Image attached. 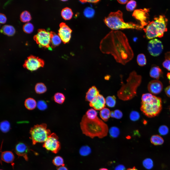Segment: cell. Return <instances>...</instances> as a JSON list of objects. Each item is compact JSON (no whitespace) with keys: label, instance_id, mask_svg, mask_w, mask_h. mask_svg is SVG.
<instances>
[{"label":"cell","instance_id":"obj_1","mask_svg":"<svg viewBox=\"0 0 170 170\" xmlns=\"http://www.w3.org/2000/svg\"><path fill=\"white\" fill-rule=\"evenodd\" d=\"M103 53L110 54L117 62L125 65L134 56L128 39L121 31L112 30L101 41L99 46Z\"/></svg>","mask_w":170,"mask_h":170},{"label":"cell","instance_id":"obj_2","mask_svg":"<svg viewBox=\"0 0 170 170\" xmlns=\"http://www.w3.org/2000/svg\"><path fill=\"white\" fill-rule=\"evenodd\" d=\"M80 126L83 133L92 138L95 137L103 138L107 135L108 132L107 125L98 117L90 119L85 115L82 117Z\"/></svg>","mask_w":170,"mask_h":170},{"label":"cell","instance_id":"obj_3","mask_svg":"<svg viewBox=\"0 0 170 170\" xmlns=\"http://www.w3.org/2000/svg\"><path fill=\"white\" fill-rule=\"evenodd\" d=\"M142 77L135 71L131 72L124 84L121 79L122 86L117 91V95L120 99L125 101L129 100L136 96L137 90L140 84Z\"/></svg>","mask_w":170,"mask_h":170},{"label":"cell","instance_id":"obj_4","mask_svg":"<svg viewBox=\"0 0 170 170\" xmlns=\"http://www.w3.org/2000/svg\"><path fill=\"white\" fill-rule=\"evenodd\" d=\"M104 21L106 25L113 30L125 29L140 30L143 28L140 25L133 22H125L123 13L120 10L111 12L105 18Z\"/></svg>","mask_w":170,"mask_h":170},{"label":"cell","instance_id":"obj_5","mask_svg":"<svg viewBox=\"0 0 170 170\" xmlns=\"http://www.w3.org/2000/svg\"><path fill=\"white\" fill-rule=\"evenodd\" d=\"M140 109L146 116L149 118L158 115L162 109L161 98L149 93L146 97L144 102H141Z\"/></svg>","mask_w":170,"mask_h":170},{"label":"cell","instance_id":"obj_6","mask_svg":"<svg viewBox=\"0 0 170 170\" xmlns=\"http://www.w3.org/2000/svg\"><path fill=\"white\" fill-rule=\"evenodd\" d=\"M167 19L164 16L160 15L155 18L154 20L150 23L144 29L147 38L151 39L156 37H162L164 33L167 30Z\"/></svg>","mask_w":170,"mask_h":170},{"label":"cell","instance_id":"obj_7","mask_svg":"<svg viewBox=\"0 0 170 170\" xmlns=\"http://www.w3.org/2000/svg\"><path fill=\"white\" fill-rule=\"evenodd\" d=\"M33 144L44 142L51 134L45 123L35 125L30 130Z\"/></svg>","mask_w":170,"mask_h":170},{"label":"cell","instance_id":"obj_8","mask_svg":"<svg viewBox=\"0 0 170 170\" xmlns=\"http://www.w3.org/2000/svg\"><path fill=\"white\" fill-rule=\"evenodd\" d=\"M34 39L40 47L47 48L51 50L50 32L44 29H39L37 33L34 36Z\"/></svg>","mask_w":170,"mask_h":170},{"label":"cell","instance_id":"obj_9","mask_svg":"<svg viewBox=\"0 0 170 170\" xmlns=\"http://www.w3.org/2000/svg\"><path fill=\"white\" fill-rule=\"evenodd\" d=\"M43 147L47 150L57 153L60 148L58 137L55 133H51L44 142Z\"/></svg>","mask_w":170,"mask_h":170},{"label":"cell","instance_id":"obj_10","mask_svg":"<svg viewBox=\"0 0 170 170\" xmlns=\"http://www.w3.org/2000/svg\"><path fill=\"white\" fill-rule=\"evenodd\" d=\"M44 62L42 59L33 55L27 57L23 65L24 68L31 71L36 70L41 67H43Z\"/></svg>","mask_w":170,"mask_h":170},{"label":"cell","instance_id":"obj_11","mask_svg":"<svg viewBox=\"0 0 170 170\" xmlns=\"http://www.w3.org/2000/svg\"><path fill=\"white\" fill-rule=\"evenodd\" d=\"M163 46L161 42L156 38L150 40L148 45V49L150 54L152 56H157L162 52Z\"/></svg>","mask_w":170,"mask_h":170},{"label":"cell","instance_id":"obj_12","mask_svg":"<svg viewBox=\"0 0 170 170\" xmlns=\"http://www.w3.org/2000/svg\"><path fill=\"white\" fill-rule=\"evenodd\" d=\"M58 35L64 44L69 42L71 38L72 30L64 22H61L60 24Z\"/></svg>","mask_w":170,"mask_h":170},{"label":"cell","instance_id":"obj_13","mask_svg":"<svg viewBox=\"0 0 170 170\" xmlns=\"http://www.w3.org/2000/svg\"><path fill=\"white\" fill-rule=\"evenodd\" d=\"M148 89L150 93L154 95L157 94L162 91L163 85L162 82L157 80L150 81L147 86Z\"/></svg>","mask_w":170,"mask_h":170},{"label":"cell","instance_id":"obj_14","mask_svg":"<svg viewBox=\"0 0 170 170\" xmlns=\"http://www.w3.org/2000/svg\"><path fill=\"white\" fill-rule=\"evenodd\" d=\"M147 11L146 8L137 9L134 10L132 14V16L134 18L140 21V26L143 28L147 24Z\"/></svg>","mask_w":170,"mask_h":170},{"label":"cell","instance_id":"obj_15","mask_svg":"<svg viewBox=\"0 0 170 170\" xmlns=\"http://www.w3.org/2000/svg\"><path fill=\"white\" fill-rule=\"evenodd\" d=\"M106 99L103 96L99 94L92 101L89 102L90 106L95 110H101L105 106Z\"/></svg>","mask_w":170,"mask_h":170},{"label":"cell","instance_id":"obj_16","mask_svg":"<svg viewBox=\"0 0 170 170\" xmlns=\"http://www.w3.org/2000/svg\"><path fill=\"white\" fill-rule=\"evenodd\" d=\"M28 151V147L23 143H19L16 146L15 152L16 154L19 156H22L26 160H28L27 153Z\"/></svg>","mask_w":170,"mask_h":170},{"label":"cell","instance_id":"obj_17","mask_svg":"<svg viewBox=\"0 0 170 170\" xmlns=\"http://www.w3.org/2000/svg\"><path fill=\"white\" fill-rule=\"evenodd\" d=\"M99 94V91L96 87L95 86H93L89 89L86 93V100L90 102Z\"/></svg>","mask_w":170,"mask_h":170},{"label":"cell","instance_id":"obj_18","mask_svg":"<svg viewBox=\"0 0 170 170\" xmlns=\"http://www.w3.org/2000/svg\"><path fill=\"white\" fill-rule=\"evenodd\" d=\"M162 69L158 66H153L151 68L149 72V75L151 77L157 80H158L162 75Z\"/></svg>","mask_w":170,"mask_h":170},{"label":"cell","instance_id":"obj_19","mask_svg":"<svg viewBox=\"0 0 170 170\" xmlns=\"http://www.w3.org/2000/svg\"><path fill=\"white\" fill-rule=\"evenodd\" d=\"M51 36V47L54 48L58 46L61 42V39L59 35L53 32H50Z\"/></svg>","mask_w":170,"mask_h":170},{"label":"cell","instance_id":"obj_20","mask_svg":"<svg viewBox=\"0 0 170 170\" xmlns=\"http://www.w3.org/2000/svg\"><path fill=\"white\" fill-rule=\"evenodd\" d=\"M1 159L3 161L6 162L11 163L14 160V156L12 152L9 151H5L2 153Z\"/></svg>","mask_w":170,"mask_h":170},{"label":"cell","instance_id":"obj_21","mask_svg":"<svg viewBox=\"0 0 170 170\" xmlns=\"http://www.w3.org/2000/svg\"><path fill=\"white\" fill-rule=\"evenodd\" d=\"M61 15L62 17L64 20H68L72 18L73 13L71 8L68 7H65L62 10Z\"/></svg>","mask_w":170,"mask_h":170},{"label":"cell","instance_id":"obj_22","mask_svg":"<svg viewBox=\"0 0 170 170\" xmlns=\"http://www.w3.org/2000/svg\"><path fill=\"white\" fill-rule=\"evenodd\" d=\"M0 31L4 34L9 36L13 35L15 32L14 28L12 26L8 25L3 26Z\"/></svg>","mask_w":170,"mask_h":170},{"label":"cell","instance_id":"obj_23","mask_svg":"<svg viewBox=\"0 0 170 170\" xmlns=\"http://www.w3.org/2000/svg\"><path fill=\"white\" fill-rule=\"evenodd\" d=\"M25 105L27 109L32 110L35 108L37 105V103L34 99L29 98L27 99L25 101Z\"/></svg>","mask_w":170,"mask_h":170},{"label":"cell","instance_id":"obj_24","mask_svg":"<svg viewBox=\"0 0 170 170\" xmlns=\"http://www.w3.org/2000/svg\"><path fill=\"white\" fill-rule=\"evenodd\" d=\"M110 112L109 109L104 107L100 110V116L103 121H106L108 120L110 116Z\"/></svg>","mask_w":170,"mask_h":170},{"label":"cell","instance_id":"obj_25","mask_svg":"<svg viewBox=\"0 0 170 170\" xmlns=\"http://www.w3.org/2000/svg\"><path fill=\"white\" fill-rule=\"evenodd\" d=\"M150 140L152 144L155 145H161L164 142L163 138L160 136L157 135L152 136L151 137Z\"/></svg>","mask_w":170,"mask_h":170},{"label":"cell","instance_id":"obj_26","mask_svg":"<svg viewBox=\"0 0 170 170\" xmlns=\"http://www.w3.org/2000/svg\"><path fill=\"white\" fill-rule=\"evenodd\" d=\"M116 98L114 95L109 96L106 99V104L109 107H114L116 104Z\"/></svg>","mask_w":170,"mask_h":170},{"label":"cell","instance_id":"obj_27","mask_svg":"<svg viewBox=\"0 0 170 170\" xmlns=\"http://www.w3.org/2000/svg\"><path fill=\"white\" fill-rule=\"evenodd\" d=\"M35 89L36 92L38 94H41L46 92L47 90L45 85L42 83H38L36 85Z\"/></svg>","mask_w":170,"mask_h":170},{"label":"cell","instance_id":"obj_28","mask_svg":"<svg viewBox=\"0 0 170 170\" xmlns=\"http://www.w3.org/2000/svg\"><path fill=\"white\" fill-rule=\"evenodd\" d=\"M65 99L64 95L61 93H56L54 96V99L55 102L59 104H62L64 102Z\"/></svg>","mask_w":170,"mask_h":170},{"label":"cell","instance_id":"obj_29","mask_svg":"<svg viewBox=\"0 0 170 170\" xmlns=\"http://www.w3.org/2000/svg\"><path fill=\"white\" fill-rule=\"evenodd\" d=\"M137 62L138 64L140 66L145 65L146 63V60L144 55L143 54H138L137 57Z\"/></svg>","mask_w":170,"mask_h":170},{"label":"cell","instance_id":"obj_30","mask_svg":"<svg viewBox=\"0 0 170 170\" xmlns=\"http://www.w3.org/2000/svg\"><path fill=\"white\" fill-rule=\"evenodd\" d=\"M20 18L21 21L25 22L29 21L31 20V17L29 12L27 11H25L21 14Z\"/></svg>","mask_w":170,"mask_h":170},{"label":"cell","instance_id":"obj_31","mask_svg":"<svg viewBox=\"0 0 170 170\" xmlns=\"http://www.w3.org/2000/svg\"><path fill=\"white\" fill-rule=\"evenodd\" d=\"M85 115L87 118L90 119H94L97 117V112L94 109H89L86 112Z\"/></svg>","mask_w":170,"mask_h":170},{"label":"cell","instance_id":"obj_32","mask_svg":"<svg viewBox=\"0 0 170 170\" xmlns=\"http://www.w3.org/2000/svg\"><path fill=\"white\" fill-rule=\"evenodd\" d=\"M53 163L54 165L60 167L64 166L63 158L59 156H56L54 157L53 160Z\"/></svg>","mask_w":170,"mask_h":170},{"label":"cell","instance_id":"obj_33","mask_svg":"<svg viewBox=\"0 0 170 170\" xmlns=\"http://www.w3.org/2000/svg\"><path fill=\"white\" fill-rule=\"evenodd\" d=\"M95 11L93 8L88 7L84 10L83 13L84 16L88 18H91L93 17L95 14Z\"/></svg>","mask_w":170,"mask_h":170},{"label":"cell","instance_id":"obj_34","mask_svg":"<svg viewBox=\"0 0 170 170\" xmlns=\"http://www.w3.org/2000/svg\"><path fill=\"white\" fill-rule=\"evenodd\" d=\"M10 124L7 121H4L2 122L0 124V129L4 132H7L10 128Z\"/></svg>","mask_w":170,"mask_h":170},{"label":"cell","instance_id":"obj_35","mask_svg":"<svg viewBox=\"0 0 170 170\" xmlns=\"http://www.w3.org/2000/svg\"><path fill=\"white\" fill-rule=\"evenodd\" d=\"M109 132L110 136L113 138L117 137L119 134V129L115 127H111L109 130Z\"/></svg>","mask_w":170,"mask_h":170},{"label":"cell","instance_id":"obj_36","mask_svg":"<svg viewBox=\"0 0 170 170\" xmlns=\"http://www.w3.org/2000/svg\"><path fill=\"white\" fill-rule=\"evenodd\" d=\"M136 6V2L134 0H131L127 3L126 6V8L128 11H132L134 10Z\"/></svg>","mask_w":170,"mask_h":170},{"label":"cell","instance_id":"obj_37","mask_svg":"<svg viewBox=\"0 0 170 170\" xmlns=\"http://www.w3.org/2000/svg\"><path fill=\"white\" fill-rule=\"evenodd\" d=\"M143 164L145 168L148 169H151L153 166V161L149 158H146L144 160L143 162Z\"/></svg>","mask_w":170,"mask_h":170},{"label":"cell","instance_id":"obj_38","mask_svg":"<svg viewBox=\"0 0 170 170\" xmlns=\"http://www.w3.org/2000/svg\"><path fill=\"white\" fill-rule=\"evenodd\" d=\"M23 29L25 32L27 33H30L33 31L34 26L31 23L27 22L23 25Z\"/></svg>","mask_w":170,"mask_h":170},{"label":"cell","instance_id":"obj_39","mask_svg":"<svg viewBox=\"0 0 170 170\" xmlns=\"http://www.w3.org/2000/svg\"><path fill=\"white\" fill-rule=\"evenodd\" d=\"M91 151V149L89 147L87 146H84L80 149V153L81 155L85 156L89 154Z\"/></svg>","mask_w":170,"mask_h":170},{"label":"cell","instance_id":"obj_40","mask_svg":"<svg viewBox=\"0 0 170 170\" xmlns=\"http://www.w3.org/2000/svg\"><path fill=\"white\" fill-rule=\"evenodd\" d=\"M158 131L161 135H165L168 133L169 129L165 125H162L159 127Z\"/></svg>","mask_w":170,"mask_h":170},{"label":"cell","instance_id":"obj_41","mask_svg":"<svg viewBox=\"0 0 170 170\" xmlns=\"http://www.w3.org/2000/svg\"><path fill=\"white\" fill-rule=\"evenodd\" d=\"M130 119L132 121H136L140 117L139 113L136 111H133L131 112L130 115Z\"/></svg>","mask_w":170,"mask_h":170},{"label":"cell","instance_id":"obj_42","mask_svg":"<svg viewBox=\"0 0 170 170\" xmlns=\"http://www.w3.org/2000/svg\"><path fill=\"white\" fill-rule=\"evenodd\" d=\"M37 106L39 109L41 110L46 109L47 107L46 103L42 100L39 101L37 103Z\"/></svg>","mask_w":170,"mask_h":170},{"label":"cell","instance_id":"obj_43","mask_svg":"<svg viewBox=\"0 0 170 170\" xmlns=\"http://www.w3.org/2000/svg\"><path fill=\"white\" fill-rule=\"evenodd\" d=\"M113 111L114 118L117 119H120L122 117L123 115V113L120 110H116Z\"/></svg>","mask_w":170,"mask_h":170},{"label":"cell","instance_id":"obj_44","mask_svg":"<svg viewBox=\"0 0 170 170\" xmlns=\"http://www.w3.org/2000/svg\"><path fill=\"white\" fill-rule=\"evenodd\" d=\"M6 18L5 15L3 14H0V22L1 23H4L6 21Z\"/></svg>","mask_w":170,"mask_h":170},{"label":"cell","instance_id":"obj_45","mask_svg":"<svg viewBox=\"0 0 170 170\" xmlns=\"http://www.w3.org/2000/svg\"><path fill=\"white\" fill-rule=\"evenodd\" d=\"M115 170H125V168L122 165H119L115 167Z\"/></svg>","mask_w":170,"mask_h":170},{"label":"cell","instance_id":"obj_46","mask_svg":"<svg viewBox=\"0 0 170 170\" xmlns=\"http://www.w3.org/2000/svg\"><path fill=\"white\" fill-rule=\"evenodd\" d=\"M80 1L83 3H85L86 2H89L93 3H96L99 1H100V0H81Z\"/></svg>","mask_w":170,"mask_h":170},{"label":"cell","instance_id":"obj_47","mask_svg":"<svg viewBox=\"0 0 170 170\" xmlns=\"http://www.w3.org/2000/svg\"><path fill=\"white\" fill-rule=\"evenodd\" d=\"M165 90L166 95L168 97H170V85L166 87Z\"/></svg>","mask_w":170,"mask_h":170},{"label":"cell","instance_id":"obj_48","mask_svg":"<svg viewBox=\"0 0 170 170\" xmlns=\"http://www.w3.org/2000/svg\"><path fill=\"white\" fill-rule=\"evenodd\" d=\"M165 58L170 60V51L167 52L165 54Z\"/></svg>","mask_w":170,"mask_h":170},{"label":"cell","instance_id":"obj_49","mask_svg":"<svg viewBox=\"0 0 170 170\" xmlns=\"http://www.w3.org/2000/svg\"><path fill=\"white\" fill-rule=\"evenodd\" d=\"M118 2L119 3L122 4H126L127 3H128V0H117Z\"/></svg>","mask_w":170,"mask_h":170},{"label":"cell","instance_id":"obj_50","mask_svg":"<svg viewBox=\"0 0 170 170\" xmlns=\"http://www.w3.org/2000/svg\"><path fill=\"white\" fill-rule=\"evenodd\" d=\"M57 170H68L67 168L64 166H62L60 167Z\"/></svg>","mask_w":170,"mask_h":170},{"label":"cell","instance_id":"obj_51","mask_svg":"<svg viewBox=\"0 0 170 170\" xmlns=\"http://www.w3.org/2000/svg\"><path fill=\"white\" fill-rule=\"evenodd\" d=\"M167 76L169 81V82L170 84V72H168L167 74Z\"/></svg>","mask_w":170,"mask_h":170},{"label":"cell","instance_id":"obj_52","mask_svg":"<svg viewBox=\"0 0 170 170\" xmlns=\"http://www.w3.org/2000/svg\"><path fill=\"white\" fill-rule=\"evenodd\" d=\"M127 170H138L135 167H134L132 168H129Z\"/></svg>","mask_w":170,"mask_h":170},{"label":"cell","instance_id":"obj_53","mask_svg":"<svg viewBox=\"0 0 170 170\" xmlns=\"http://www.w3.org/2000/svg\"><path fill=\"white\" fill-rule=\"evenodd\" d=\"M98 170H109L107 169L104 168H101L99 169Z\"/></svg>","mask_w":170,"mask_h":170},{"label":"cell","instance_id":"obj_54","mask_svg":"<svg viewBox=\"0 0 170 170\" xmlns=\"http://www.w3.org/2000/svg\"><path fill=\"white\" fill-rule=\"evenodd\" d=\"M61 1H66L67 0H62Z\"/></svg>","mask_w":170,"mask_h":170},{"label":"cell","instance_id":"obj_55","mask_svg":"<svg viewBox=\"0 0 170 170\" xmlns=\"http://www.w3.org/2000/svg\"></svg>","mask_w":170,"mask_h":170},{"label":"cell","instance_id":"obj_56","mask_svg":"<svg viewBox=\"0 0 170 170\" xmlns=\"http://www.w3.org/2000/svg\"></svg>","mask_w":170,"mask_h":170}]
</instances>
